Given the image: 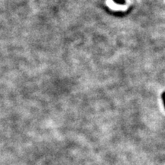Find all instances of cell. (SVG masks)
<instances>
[{
	"label": "cell",
	"instance_id": "1",
	"mask_svg": "<svg viewBox=\"0 0 165 165\" xmlns=\"http://www.w3.org/2000/svg\"><path fill=\"white\" fill-rule=\"evenodd\" d=\"M161 97H162V100H163L164 106V108H165V91L163 92V93H162V95H161Z\"/></svg>",
	"mask_w": 165,
	"mask_h": 165
}]
</instances>
